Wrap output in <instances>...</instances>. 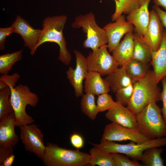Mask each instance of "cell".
<instances>
[{
  "mask_svg": "<svg viewBox=\"0 0 166 166\" xmlns=\"http://www.w3.org/2000/svg\"><path fill=\"white\" fill-rule=\"evenodd\" d=\"M114 0L116 8L115 12L111 16L113 22H115L122 14L128 15L140 6L139 0Z\"/></svg>",
  "mask_w": 166,
  "mask_h": 166,
  "instance_id": "cell-26",
  "label": "cell"
},
{
  "mask_svg": "<svg viewBox=\"0 0 166 166\" xmlns=\"http://www.w3.org/2000/svg\"><path fill=\"white\" fill-rule=\"evenodd\" d=\"M10 89V101L14 114L16 126L33 124V118L26 112V106L29 105L35 107L39 98L36 93L30 91L27 85L20 84Z\"/></svg>",
  "mask_w": 166,
  "mask_h": 166,
  "instance_id": "cell-5",
  "label": "cell"
},
{
  "mask_svg": "<svg viewBox=\"0 0 166 166\" xmlns=\"http://www.w3.org/2000/svg\"><path fill=\"white\" fill-rule=\"evenodd\" d=\"M23 49L11 53H7L0 56V73L7 74L13 66L22 57Z\"/></svg>",
  "mask_w": 166,
  "mask_h": 166,
  "instance_id": "cell-28",
  "label": "cell"
},
{
  "mask_svg": "<svg viewBox=\"0 0 166 166\" xmlns=\"http://www.w3.org/2000/svg\"><path fill=\"white\" fill-rule=\"evenodd\" d=\"M101 140L119 141L129 140L138 144L149 140L137 129L124 127L112 122L105 126Z\"/></svg>",
  "mask_w": 166,
  "mask_h": 166,
  "instance_id": "cell-10",
  "label": "cell"
},
{
  "mask_svg": "<svg viewBox=\"0 0 166 166\" xmlns=\"http://www.w3.org/2000/svg\"><path fill=\"white\" fill-rule=\"evenodd\" d=\"M10 95L9 86L0 89V120L14 113L10 103Z\"/></svg>",
  "mask_w": 166,
  "mask_h": 166,
  "instance_id": "cell-29",
  "label": "cell"
},
{
  "mask_svg": "<svg viewBox=\"0 0 166 166\" xmlns=\"http://www.w3.org/2000/svg\"><path fill=\"white\" fill-rule=\"evenodd\" d=\"M161 113V109L154 102L136 115L137 129L149 140L166 136V124Z\"/></svg>",
  "mask_w": 166,
  "mask_h": 166,
  "instance_id": "cell-4",
  "label": "cell"
},
{
  "mask_svg": "<svg viewBox=\"0 0 166 166\" xmlns=\"http://www.w3.org/2000/svg\"><path fill=\"white\" fill-rule=\"evenodd\" d=\"M157 13L160 21L166 30V12L162 10L159 6L154 5L152 7Z\"/></svg>",
  "mask_w": 166,
  "mask_h": 166,
  "instance_id": "cell-38",
  "label": "cell"
},
{
  "mask_svg": "<svg viewBox=\"0 0 166 166\" xmlns=\"http://www.w3.org/2000/svg\"><path fill=\"white\" fill-rule=\"evenodd\" d=\"M133 92V84L119 89L115 93L116 101L123 106H127L132 98Z\"/></svg>",
  "mask_w": 166,
  "mask_h": 166,
  "instance_id": "cell-30",
  "label": "cell"
},
{
  "mask_svg": "<svg viewBox=\"0 0 166 166\" xmlns=\"http://www.w3.org/2000/svg\"><path fill=\"white\" fill-rule=\"evenodd\" d=\"M163 90L161 92V101L163 104L161 112L164 120L166 124V77H164L161 80Z\"/></svg>",
  "mask_w": 166,
  "mask_h": 166,
  "instance_id": "cell-35",
  "label": "cell"
},
{
  "mask_svg": "<svg viewBox=\"0 0 166 166\" xmlns=\"http://www.w3.org/2000/svg\"><path fill=\"white\" fill-rule=\"evenodd\" d=\"M133 31L125 34L123 40L112 52L113 56L121 66L132 59L134 47Z\"/></svg>",
  "mask_w": 166,
  "mask_h": 166,
  "instance_id": "cell-19",
  "label": "cell"
},
{
  "mask_svg": "<svg viewBox=\"0 0 166 166\" xmlns=\"http://www.w3.org/2000/svg\"><path fill=\"white\" fill-rule=\"evenodd\" d=\"M16 126L14 113L0 120V146L13 148L19 138L15 131Z\"/></svg>",
  "mask_w": 166,
  "mask_h": 166,
  "instance_id": "cell-16",
  "label": "cell"
},
{
  "mask_svg": "<svg viewBox=\"0 0 166 166\" xmlns=\"http://www.w3.org/2000/svg\"><path fill=\"white\" fill-rule=\"evenodd\" d=\"M108 39L107 45L109 51L112 52L120 43L122 37L127 33L133 31L134 27L128 22L124 15L121 14L114 22H110L103 28Z\"/></svg>",
  "mask_w": 166,
  "mask_h": 166,
  "instance_id": "cell-13",
  "label": "cell"
},
{
  "mask_svg": "<svg viewBox=\"0 0 166 166\" xmlns=\"http://www.w3.org/2000/svg\"><path fill=\"white\" fill-rule=\"evenodd\" d=\"M90 158L89 164L91 166H116L111 153L98 147L93 146L89 150Z\"/></svg>",
  "mask_w": 166,
  "mask_h": 166,
  "instance_id": "cell-24",
  "label": "cell"
},
{
  "mask_svg": "<svg viewBox=\"0 0 166 166\" xmlns=\"http://www.w3.org/2000/svg\"><path fill=\"white\" fill-rule=\"evenodd\" d=\"M133 84V94L127 107L136 115L149 104L161 101L160 89L153 70H149L143 78Z\"/></svg>",
  "mask_w": 166,
  "mask_h": 166,
  "instance_id": "cell-2",
  "label": "cell"
},
{
  "mask_svg": "<svg viewBox=\"0 0 166 166\" xmlns=\"http://www.w3.org/2000/svg\"><path fill=\"white\" fill-rule=\"evenodd\" d=\"M124 65L126 73L133 84L143 78L149 70L148 64L133 59Z\"/></svg>",
  "mask_w": 166,
  "mask_h": 166,
  "instance_id": "cell-22",
  "label": "cell"
},
{
  "mask_svg": "<svg viewBox=\"0 0 166 166\" xmlns=\"http://www.w3.org/2000/svg\"><path fill=\"white\" fill-rule=\"evenodd\" d=\"M13 33L19 34L22 38L25 47H28L32 52L38 42L42 30L35 29L19 15L11 26Z\"/></svg>",
  "mask_w": 166,
  "mask_h": 166,
  "instance_id": "cell-15",
  "label": "cell"
},
{
  "mask_svg": "<svg viewBox=\"0 0 166 166\" xmlns=\"http://www.w3.org/2000/svg\"><path fill=\"white\" fill-rule=\"evenodd\" d=\"M152 65L156 83L166 77V30L165 29L160 46L157 50L152 51Z\"/></svg>",
  "mask_w": 166,
  "mask_h": 166,
  "instance_id": "cell-18",
  "label": "cell"
},
{
  "mask_svg": "<svg viewBox=\"0 0 166 166\" xmlns=\"http://www.w3.org/2000/svg\"><path fill=\"white\" fill-rule=\"evenodd\" d=\"M144 1L145 0H139L140 6L142 5Z\"/></svg>",
  "mask_w": 166,
  "mask_h": 166,
  "instance_id": "cell-41",
  "label": "cell"
},
{
  "mask_svg": "<svg viewBox=\"0 0 166 166\" xmlns=\"http://www.w3.org/2000/svg\"><path fill=\"white\" fill-rule=\"evenodd\" d=\"M13 33H14L13 30L11 26L8 27L0 28V50L5 49V44L6 38Z\"/></svg>",
  "mask_w": 166,
  "mask_h": 166,
  "instance_id": "cell-34",
  "label": "cell"
},
{
  "mask_svg": "<svg viewBox=\"0 0 166 166\" xmlns=\"http://www.w3.org/2000/svg\"><path fill=\"white\" fill-rule=\"evenodd\" d=\"M14 154L13 148H7L0 146V166L10 156Z\"/></svg>",
  "mask_w": 166,
  "mask_h": 166,
  "instance_id": "cell-37",
  "label": "cell"
},
{
  "mask_svg": "<svg viewBox=\"0 0 166 166\" xmlns=\"http://www.w3.org/2000/svg\"><path fill=\"white\" fill-rule=\"evenodd\" d=\"M105 116L112 122L124 127L137 129L136 115L118 101L115 102Z\"/></svg>",
  "mask_w": 166,
  "mask_h": 166,
  "instance_id": "cell-14",
  "label": "cell"
},
{
  "mask_svg": "<svg viewBox=\"0 0 166 166\" xmlns=\"http://www.w3.org/2000/svg\"><path fill=\"white\" fill-rule=\"evenodd\" d=\"M164 149L161 147H153L146 149L140 160L145 166H164V161L161 156Z\"/></svg>",
  "mask_w": 166,
  "mask_h": 166,
  "instance_id": "cell-25",
  "label": "cell"
},
{
  "mask_svg": "<svg viewBox=\"0 0 166 166\" xmlns=\"http://www.w3.org/2000/svg\"><path fill=\"white\" fill-rule=\"evenodd\" d=\"M19 127V138L26 150L42 159L46 146L44 144V135L41 130L35 124H25Z\"/></svg>",
  "mask_w": 166,
  "mask_h": 166,
  "instance_id": "cell-9",
  "label": "cell"
},
{
  "mask_svg": "<svg viewBox=\"0 0 166 166\" xmlns=\"http://www.w3.org/2000/svg\"><path fill=\"white\" fill-rule=\"evenodd\" d=\"M134 47L132 59L145 64L150 62L152 50L136 33L134 34Z\"/></svg>",
  "mask_w": 166,
  "mask_h": 166,
  "instance_id": "cell-23",
  "label": "cell"
},
{
  "mask_svg": "<svg viewBox=\"0 0 166 166\" xmlns=\"http://www.w3.org/2000/svg\"><path fill=\"white\" fill-rule=\"evenodd\" d=\"M67 20V16L64 15L45 18L43 21L42 29L38 42L33 50L30 52V54L34 55L37 48L45 42H55L59 47L58 60L65 65H69L71 60V56L67 48L63 33Z\"/></svg>",
  "mask_w": 166,
  "mask_h": 166,
  "instance_id": "cell-1",
  "label": "cell"
},
{
  "mask_svg": "<svg viewBox=\"0 0 166 166\" xmlns=\"http://www.w3.org/2000/svg\"><path fill=\"white\" fill-rule=\"evenodd\" d=\"M164 28L157 13L153 9L149 12L148 25L143 36L141 37L152 51H156L160 46L165 29Z\"/></svg>",
  "mask_w": 166,
  "mask_h": 166,
  "instance_id": "cell-12",
  "label": "cell"
},
{
  "mask_svg": "<svg viewBox=\"0 0 166 166\" xmlns=\"http://www.w3.org/2000/svg\"><path fill=\"white\" fill-rule=\"evenodd\" d=\"M90 144L109 153L123 154L133 160L138 161L140 160L144 152L147 149L166 145V137L149 140L140 144L130 141L128 144H121L106 140H101L99 144Z\"/></svg>",
  "mask_w": 166,
  "mask_h": 166,
  "instance_id": "cell-6",
  "label": "cell"
},
{
  "mask_svg": "<svg viewBox=\"0 0 166 166\" xmlns=\"http://www.w3.org/2000/svg\"><path fill=\"white\" fill-rule=\"evenodd\" d=\"M107 45L90 52L86 57L89 71L95 72L101 76L108 75L118 68L119 64L107 50Z\"/></svg>",
  "mask_w": 166,
  "mask_h": 166,
  "instance_id": "cell-8",
  "label": "cell"
},
{
  "mask_svg": "<svg viewBox=\"0 0 166 166\" xmlns=\"http://www.w3.org/2000/svg\"><path fill=\"white\" fill-rule=\"evenodd\" d=\"M89 154L76 149H67L48 143L42 160L46 166H83L89 164Z\"/></svg>",
  "mask_w": 166,
  "mask_h": 166,
  "instance_id": "cell-3",
  "label": "cell"
},
{
  "mask_svg": "<svg viewBox=\"0 0 166 166\" xmlns=\"http://www.w3.org/2000/svg\"><path fill=\"white\" fill-rule=\"evenodd\" d=\"M111 96L108 93L98 95L97 101V106L99 112L109 110L114 104Z\"/></svg>",
  "mask_w": 166,
  "mask_h": 166,
  "instance_id": "cell-31",
  "label": "cell"
},
{
  "mask_svg": "<svg viewBox=\"0 0 166 166\" xmlns=\"http://www.w3.org/2000/svg\"><path fill=\"white\" fill-rule=\"evenodd\" d=\"M20 77V75L17 73L12 75H2L0 77V89L7 86L15 87L17 82Z\"/></svg>",
  "mask_w": 166,
  "mask_h": 166,
  "instance_id": "cell-33",
  "label": "cell"
},
{
  "mask_svg": "<svg viewBox=\"0 0 166 166\" xmlns=\"http://www.w3.org/2000/svg\"><path fill=\"white\" fill-rule=\"evenodd\" d=\"M94 96L90 93L83 94L80 102L81 111L92 120L96 119L99 113L95 102Z\"/></svg>",
  "mask_w": 166,
  "mask_h": 166,
  "instance_id": "cell-27",
  "label": "cell"
},
{
  "mask_svg": "<svg viewBox=\"0 0 166 166\" xmlns=\"http://www.w3.org/2000/svg\"><path fill=\"white\" fill-rule=\"evenodd\" d=\"M151 0H145L140 7L128 15L126 20L133 25L134 30L138 35L142 37L149 23V4Z\"/></svg>",
  "mask_w": 166,
  "mask_h": 166,
  "instance_id": "cell-17",
  "label": "cell"
},
{
  "mask_svg": "<svg viewBox=\"0 0 166 166\" xmlns=\"http://www.w3.org/2000/svg\"><path fill=\"white\" fill-rule=\"evenodd\" d=\"M105 79L108 82L110 89L114 93L119 89L133 84L126 73L124 65L107 75Z\"/></svg>",
  "mask_w": 166,
  "mask_h": 166,
  "instance_id": "cell-21",
  "label": "cell"
},
{
  "mask_svg": "<svg viewBox=\"0 0 166 166\" xmlns=\"http://www.w3.org/2000/svg\"><path fill=\"white\" fill-rule=\"evenodd\" d=\"M71 144L77 149L82 148L84 145V140L81 136L77 133H73L70 137Z\"/></svg>",
  "mask_w": 166,
  "mask_h": 166,
  "instance_id": "cell-36",
  "label": "cell"
},
{
  "mask_svg": "<svg viewBox=\"0 0 166 166\" xmlns=\"http://www.w3.org/2000/svg\"><path fill=\"white\" fill-rule=\"evenodd\" d=\"M113 159L114 161L116 166H143L138 161L131 160L128 158L126 157L119 153H111Z\"/></svg>",
  "mask_w": 166,
  "mask_h": 166,
  "instance_id": "cell-32",
  "label": "cell"
},
{
  "mask_svg": "<svg viewBox=\"0 0 166 166\" xmlns=\"http://www.w3.org/2000/svg\"><path fill=\"white\" fill-rule=\"evenodd\" d=\"M72 26L74 28H81L83 32L86 33L87 38L83 44L85 48L95 51L108 44L105 31L97 24L95 16L92 12L76 17Z\"/></svg>",
  "mask_w": 166,
  "mask_h": 166,
  "instance_id": "cell-7",
  "label": "cell"
},
{
  "mask_svg": "<svg viewBox=\"0 0 166 166\" xmlns=\"http://www.w3.org/2000/svg\"><path fill=\"white\" fill-rule=\"evenodd\" d=\"M154 5L160 6L166 10V0H153Z\"/></svg>",
  "mask_w": 166,
  "mask_h": 166,
  "instance_id": "cell-40",
  "label": "cell"
},
{
  "mask_svg": "<svg viewBox=\"0 0 166 166\" xmlns=\"http://www.w3.org/2000/svg\"><path fill=\"white\" fill-rule=\"evenodd\" d=\"M15 158L14 154L7 158L3 162L1 166H11L13 163Z\"/></svg>",
  "mask_w": 166,
  "mask_h": 166,
  "instance_id": "cell-39",
  "label": "cell"
},
{
  "mask_svg": "<svg viewBox=\"0 0 166 166\" xmlns=\"http://www.w3.org/2000/svg\"><path fill=\"white\" fill-rule=\"evenodd\" d=\"M97 73L89 71L85 78L84 91L94 95L108 93L110 91L109 84L107 81L101 77Z\"/></svg>",
  "mask_w": 166,
  "mask_h": 166,
  "instance_id": "cell-20",
  "label": "cell"
},
{
  "mask_svg": "<svg viewBox=\"0 0 166 166\" xmlns=\"http://www.w3.org/2000/svg\"><path fill=\"white\" fill-rule=\"evenodd\" d=\"M76 59V66L74 69L69 67L66 73L69 81L73 87L75 96L79 97L83 94V82L89 72L86 57L79 51L74 50Z\"/></svg>",
  "mask_w": 166,
  "mask_h": 166,
  "instance_id": "cell-11",
  "label": "cell"
}]
</instances>
